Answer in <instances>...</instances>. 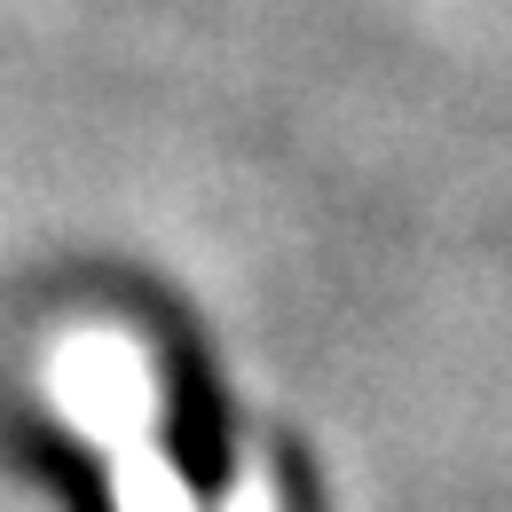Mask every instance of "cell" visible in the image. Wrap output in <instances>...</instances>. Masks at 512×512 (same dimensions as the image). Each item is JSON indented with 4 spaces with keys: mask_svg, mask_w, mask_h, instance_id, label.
I'll return each instance as SVG.
<instances>
[{
    "mask_svg": "<svg viewBox=\"0 0 512 512\" xmlns=\"http://www.w3.org/2000/svg\"><path fill=\"white\" fill-rule=\"evenodd\" d=\"M119 512H190L182 481L166 473L158 449H127V457H119Z\"/></svg>",
    "mask_w": 512,
    "mask_h": 512,
    "instance_id": "obj_1",
    "label": "cell"
},
{
    "mask_svg": "<svg viewBox=\"0 0 512 512\" xmlns=\"http://www.w3.org/2000/svg\"><path fill=\"white\" fill-rule=\"evenodd\" d=\"M229 512H276L268 505V481H260V473H245V481H237V505Z\"/></svg>",
    "mask_w": 512,
    "mask_h": 512,
    "instance_id": "obj_2",
    "label": "cell"
}]
</instances>
